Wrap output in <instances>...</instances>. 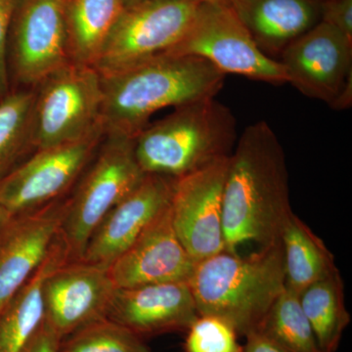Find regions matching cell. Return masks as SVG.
I'll return each instance as SVG.
<instances>
[{"instance_id": "20", "label": "cell", "mask_w": 352, "mask_h": 352, "mask_svg": "<svg viewBox=\"0 0 352 352\" xmlns=\"http://www.w3.org/2000/svg\"><path fill=\"white\" fill-rule=\"evenodd\" d=\"M285 284L295 293L338 270L335 256L324 241L294 212L281 233Z\"/></svg>"}, {"instance_id": "32", "label": "cell", "mask_w": 352, "mask_h": 352, "mask_svg": "<svg viewBox=\"0 0 352 352\" xmlns=\"http://www.w3.org/2000/svg\"><path fill=\"white\" fill-rule=\"evenodd\" d=\"M201 3L217 4V6H232L233 0H194Z\"/></svg>"}, {"instance_id": "33", "label": "cell", "mask_w": 352, "mask_h": 352, "mask_svg": "<svg viewBox=\"0 0 352 352\" xmlns=\"http://www.w3.org/2000/svg\"><path fill=\"white\" fill-rule=\"evenodd\" d=\"M139 0H124V6H131V4L136 3V2H138Z\"/></svg>"}, {"instance_id": "4", "label": "cell", "mask_w": 352, "mask_h": 352, "mask_svg": "<svg viewBox=\"0 0 352 352\" xmlns=\"http://www.w3.org/2000/svg\"><path fill=\"white\" fill-rule=\"evenodd\" d=\"M237 139L232 111L212 97L148 124L133 138V151L145 175L179 179L230 157Z\"/></svg>"}, {"instance_id": "8", "label": "cell", "mask_w": 352, "mask_h": 352, "mask_svg": "<svg viewBox=\"0 0 352 352\" xmlns=\"http://www.w3.org/2000/svg\"><path fill=\"white\" fill-rule=\"evenodd\" d=\"M200 4L194 0H139L124 7L94 68L99 75H108L166 54L189 31Z\"/></svg>"}, {"instance_id": "28", "label": "cell", "mask_w": 352, "mask_h": 352, "mask_svg": "<svg viewBox=\"0 0 352 352\" xmlns=\"http://www.w3.org/2000/svg\"><path fill=\"white\" fill-rule=\"evenodd\" d=\"M321 21L352 41V0H324Z\"/></svg>"}, {"instance_id": "24", "label": "cell", "mask_w": 352, "mask_h": 352, "mask_svg": "<svg viewBox=\"0 0 352 352\" xmlns=\"http://www.w3.org/2000/svg\"><path fill=\"white\" fill-rule=\"evenodd\" d=\"M256 331L285 352H325L317 342L298 294L287 288Z\"/></svg>"}, {"instance_id": "15", "label": "cell", "mask_w": 352, "mask_h": 352, "mask_svg": "<svg viewBox=\"0 0 352 352\" xmlns=\"http://www.w3.org/2000/svg\"><path fill=\"white\" fill-rule=\"evenodd\" d=\"M195 265L176 235L170 206L107 270L120 289L188 282Z\"/></svg>"}, {"instance_id": "3", "label": "cell", "mask_w": 352, "mask_h": 352, "mask_svg": "<svg viewBox=\"0 0 352 352\" xmlns=\"http://www.w3.org/2000/svg\"><path fill=\"white\" fill-rule=\"evenodd\" d=\"M188 284L199 315L219 317L242 336L256 331L286 288L281 241L198 261Z\"/></svg>"}, {"instance_id": "30", "label": "cell", "mask_w": 352, "mask_h": 352, "mask_svg": "<svg viewBox=\"0 0 352 352\" xmlns=\"http://www.w3.org/2000/svg\"><path fill=\"white\" fill-rule=\"evenodd\" d=\"M245 337L247 342L244 346V352H285L258 331H252Z\"/></svg>"}, {"instance_id": "16", "label": "cell", "mask_w": 352, "mask_h": 352, "mask_svg": "<svg viewBox=\"0 0 352 352\" xmlns=\"http://www.w3.org/2000/svg\"><path fill=\"white\" fill-rule=\"evenodd\" d=\"M198 315L188 282H170L116 289L104 317L144 339L187 331Z\"/></svg>"}, {"instance_id": "13", "label": "cell", "mask_w": 352, "mask_h": 352, "mask_svg": "<svg viewBox=\"0 0 352 352\" xmlns=\"http://www.w3.org/2000/svg\"><path fill=\"white\" fill-rule=\"evenodd\" d=\"M115 289L107 268L82 261H67L44 280L45 322L63 340L105 316Z\"/></svg>"}, {"instance_id": "11", "label": "cell", "mask_w": 352, "mask_h": 352, "mask_svg": "<svg viewBox=\"0 0 352 352\" xmlns=\"http://www.w3.org/2000/svg\"><path fill=\"white\" fill-rule=\"evenodd\" d=\"M229 157L176 179L171 199L173 228L198 263L226 251L223 190Z\"/></svg>"}, {"instance_id": "1", "label": "cell", "mask_w": 352, "mask_h": 352, "mask_svg": "<svg viewBox=\"0 0 352 352\" xmlns=\"http://www.w3.org/2000/svg\"><path fill=\"white\" fill-rule=\"evenodd\" d=\"M294 214L283 146L264 122L245 127L229 157L223 190L226 251L247 242L259 247L280 241Z\"/></svg>"}, {"instance_id": "25", "label": "cell", "mask_w": 352, "mask_h": 352, "mask_svg": "<svg viewBox=\"0 0 352 352\" xmlns=\"http://www.w3.org/2000/svg\"><path fill=\"white\" fill-rule=\"evenodd\" d=\"M58 352H152L135 333L106 317L62 340Z\"/></svg>"}, {"instance_id": "9", "label": "cell", "mask_w": 352, "mask_h": 352, "mask_svg": "<svg viewBox=\"0 0 352 352\" xmlns=\"http://www.w3.org/2000/svg\"><path fill=\"white\" fill-rule=\"evenodd\" d=\"M166 54L201 58L224 75L287 83L282 64L261 51L232 6L201 3L189 31Z\"/></svg>"}, {"instance_id": "21", "label": "cell", "mask_w": 352, "mask_h": 352, "mask_svg": "<svg viewBox=\"0 0 352 352\" xmlns=\"http://www.w3.org/2000/svg\"><path fill=\"white\" fill-rule=\"evenodd\" d=\"M124 7V0H68L67 25L72 63L94 66Z\"/></svg>"}, {"instance_id": "5", "label": "cell", "mask_w": 352, "mask_h": 352, "mask_svg": "<svg viewBox=\"0 0 352 352\" xmlns=\"http://www.w3.org/2000/svg\"><path fill=\"white\" fill-rule=\"evenodd\" d=\"M145 175L134 156L133 138L106 134L65 201L59 233L69 261L82 258L102 219Z\"/></svg>"}, {"instance_id": "22", "label": "cell", "mask_w": 352, "mask_h": 352, "mask_svg": "<svg viewBox=\"0 0 352 352\" xmlns=\"http://www.w3.org/2000/svg\"><path fill=\"white\" fill-rule=\"evenodd\" d=\"M298 300L322 351L337 352L351 323L340 270L303 289Z\"/></svg>"}, {"instance_id": "10", "label": "cell", "mask_w": 352, "mask_h": 352, "mask_svg": "<svg viewBox=\"0 0 352 352\" xmlns=\"http://www.w3.org/2000/svg\"><path fill=\"white\" fill-rule=\"evenodd\" d=\"M105 135L99 126L80 140L38 150L0 180V203L16 219L66 198Z\"/></svg>"}, {"instance_id": "12", "label": "cell", "mask_w": 352, "mask_h": 352, "mask_svg": "<svg viewBox=\"0 0 352 352\" xmlns=\"http://www.w3.org/2000/svg\"><path fill=\"white\" fill-rule=\"evenodd\" d=\"M280 57L287 83L332 108L352 83V41L322 21L289 43Z\"/></svg>"}, {"instance_id": "23", "label": "cell", "mask_w": 352, "mask_h": 352, "mask_svg": "<svg viewBox=\"0 0 352 352\" xmlns=\"http://www.w3.org/2000/svg\"><path fill=\"white\" fill-rule=\"evenodd\" d=\"M34 89L10 90L0 100V180L36 153L32 120Z\"/></svg>"}, {"instance_id": "2", "label": "cell", "mask_w": 352, "mask_h": 352, "mask_svg": "<svg viewBox=\"0 0 352 352\" xmlns=\"http://www.w3.org/2000/svg\"><path fill=\"white\" fill-rule=\"evenodd\" d=\"M100 76L105 133L134 138L157 111L217 96L226 75L201 58L162 54Z\"/></svg>"}, {"instance_id": "27", "label": "cell", "mask_w": 352, "mask_h": 352, "mask_svg": "<svg viewBox=\"0 0 352 352\" xmlns=\"http://www.w3.org/2000/svg\"><path fill=\"white\" fill-rule=\"evenodd\" d=\"M20 0H0V100L9 94L6 69V47L9 29Z\"/></svg>"}, {"instance_id": "17", "label": "cell", "mask_w": 352, "mask_h": 352, "mask_svg": "<svg viewBox=\"0 0 352 352\" xmlns=\"http://www.w3.org/2000/svg\"><path fill=\"white\" fill-rule=\"evenodd\" d=\"M66 198L14 219L0 242V314L38 270L59 235Z\"/></svg>"}, {"instance_id": "26", "label": "cell", "mask_w": 352, "mask_h": 352, "mask_svg": "<svg viewBox=\"0 0 352 352\" xmlns=\"http://www.w3.org/2000/svg\"><path fill=\"white\" fill-rule=\"evenodd\" d=\"M186 332V352H244L239 333L219 317L198 315Z\"/></svg>"}, {"instance_id": "19", "label": "cell", "mask_w": 352, "mask_h": 352, "mask_svg": "<svg viewBox=\"0 0 352 352\" xmlns=\"http://www.w3.org/2000/svg\"><path fill=\"white\" fill-rule=\"evenodd\" d=\"M69 261L58 235L47 258L0 314V352H25L45 320L43 282L58 266Z\"/></svg>"}, {"instance_id": "18", "label": "cell", "mask_w": 352, "mask_h": 352, "mask_svg": "<svg viewBox=\"0 0 352 352\" xmlns=\"http://www.w3.org/2000/svg\"><path fill=\"white\" fill-rule=\"evenodd\" d=\"M324 0H233L232 7L267 56L285 48L321 21ZM272 58V57H271Z\"/></svg>"}, {"instance_id": "29", "label": "cell", "mask_w": 352, "mask_h": 352, "mask_svg": "<svg viewBox=\"0 0 352 352\" xmlns=\"http://www.w3.org/2000/svg\"><path fill=\"white\" fill-rule=\"evenodd\" d=\"M61 342L62 340L56 333L44 320L43 326L25 352H58Z\"/></svg>"}, {"instance_id": "31", "label": "cell", "mask_w": 352, "mask_h": 352, "mask_svg": "<svg viewBox=\"0 0 352 352\" xmlns=\"http://www.w3.org/2000/svg\"><path fill=\"white\" fill-rule=\"evenodd\" d=\"M14 219L15 217H13L7 208L0 203V242L6 235L9 227L12 224Z\"/></svg>"}, {"instance_id": "7", "label": "cell", "mask_w": 352, "mask_h": 352, "mask_svg": "<svg viewBox=\"0 0 352 352\" xmlns=\"http://www.w3.org/2000/svg\"><path fill=\"white\" fill-rule=\"evenodd\" d=\"M67 6L68 0H20L7 39L9 91L34 89L72 63Z\"/></svg>"}, {"instance_id": "14", "label": "cell", "mask_w": 352, "mask_h": 352, "mask_svg": "<svg viewBox=\"0 0 352 352\" xmlns=\"http://www.w3.org/2000/svg\"><path fill=\"white\" fill-rule=\"evenodd\" d=\"M175 182L166 176L146 175L102 219L80 261L108 268L170 208Z\"/></svg>"}, {"instance_id": "6", "label": "cell", "mask_w": 352, "mask_h": 352, "mask_svg": "<svg viewBox=\"0 0 352 352\" xmlns=\"http://www.w3.org/2000/svg\"><path fill=\"white\" fill-rule=\"evenodd\" d=\"M101 76L69 64L34 88L32 134L36 151L80 140L102 126Z\"/></svg>"}]
</instances>
